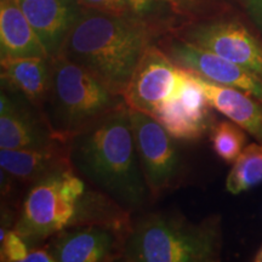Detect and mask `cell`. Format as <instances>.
I'll return each mask as SVG.
<instances>
[{
    "label": "cell",
    "instance_id": "13",
    "mask_svg": "<svg viewBox=\"0 0 262 262\" xmlns=\"http://www.w3.org/2000/svg\"><path fill=\"white\" fill-rule=\"evenodd\" d=\"M2 175L9 181L32 185L61 169L73 168L68 142L41 148L0 149Z\"/></svg>",
    "mask_w": 262,
    "mask_h": 262
},
{
    "label": "cell",
    "instance_id": "16",
    "mask_svg": "<svg viewBox=\"0 0 262 262\" xmlns=\"http://www.w3.org/2000/svg\"><path fill=\"white\" fill-rule=\"evenodd\" d=\"M49 57L16 0H0V61Z\"/></svg>",
    "mask_w": 262,
    "mask_h": 262
},
{
    "label": "cell",
    "instance_id": "23",
    "mask_svg": "<svg viewBox=\"0 0 262 262\" xmlns=\"http://www.w3.org/2000/svg\"><path fill=\"white\" fill-rule=\"evenodd\" d=\"M247 14L262 37V0H242Z\"/></svg>",
    "mask_w": 262,
    "mask_h": 262
},
{
    "label": "cell",
    "instance_id": "22",
    "mask_svg": "<svg viewBox=\"0 0 262 262\" xmlns=\"http://www.w3.org/2000/svg\"><path fill=\"white\" fill-rule=\"evenodd\" d=\"M78 3L86 9L98 10V11L110 12V14H133L127 0H78Z\"/></svg>",
    "mask_w": 262,
    "mask_h": 262
},
{
    "label": "cell",
    "instance_id": "19",
    "mask_svg": "<svg viewBox=\"0 0 262 262\" xmlns=\"http://www.w3.org/2000/svg\"><path fill=\"white\" fill-rule=\"evenodd\" d=\"M262 182V143H250L232 163L226 180V189L232 194H241Z\"/></svg>",
    "mask_w": 262,
    "mask_h": 262
},
{
    "label": "cell",
    "instance_id": "8",
    "mask_svg": "<svg viewBox=\"0 0 262 262\" xmlns=\"http://www.w3.org/2000/svg\"><path fill=\"white\" fill-rule=\"evenodd\" d=\"M130 232L110 225H73L48 239L45 247L56 262L122 261Z\"/></svg>",
    "mask_w": 262,
    "mask_h": 262
},
{
    "label": "cell",
    "instance_id": "9",
    "mask_svg": "<svg viewBox=\"0 0 262 262\" xmlns=\"http://www.w3.org/2000/svg\"><path fill=\"white\" fill-rule=\"evenodd\" d=\"M157 44L179 67L186 68L212 83L227 85L250 94L262 102V79L256 74L214 52L196 47L173 33H166Z\"/></svg>",
    "mask_w": 262,
    "mask_h": 262
},
{
    "label": "cell",
    "instance_id": "11",
    "mask_svg": "<svg viewBox=\"0 0 262 262\" xmlns=\"http://www.w3.org/2000/svg\"><path fill=\"white\" fill-rule=\"evenodd\" d=\"M61 142L55 137L45 114L28 100L2 88L0 149L41 148Z\"/></svg>",
    "mask_w": 262,
    "mask_h": 262
},
{
    "label": "cell",
    "instance_id": "2",
    "mask_svg": "<svg viewBox=\"0 0 262 262\" xmlns=\"http://www.w3.org/2000/svg\"><path fill=\"white\" fill-rule=\"evenodd\" d=\"M68 147L75 172L131 214L152 202L126 103L71 139Z\"/></svg>",
    "mask_w": 262,
    "mask_h": 262
},
{
    "label": "cell",
    "instance_id": "10",
    "mask_svg": "<svg viewBox=\"0 0 262 262\" xmlns=\"http://www.w3.org/2000/svg\"><path fill=\"white\" fill-rule=\"evenodd\" d=\"M179 80V66L158 44H153L137 64L123 97L131 110L152 116L175 94Z\"/></svg>",
    "mask_w": 262,
    "mask_h": 262
},
{
    "label": "cell",
    "instance_id": "5",
    "mask_svg": "<svg viewBox=\"0 0 262 262\" xmlns=\"http://www.w3.org/2000/svg\"><path fill=\"white\" fill-rule=\"evenodd\" d=\"M86 183L73 168L61 169L29 185L14 229L29 245L44 244L72 225Z\"/></svg>",
    "mask_w": 262,
    "mask_h": 262
},
{
    "label": "cell",
    "instance_id": "1",
    "mask_svg": "<svg viewBox=\"0 0 262 262\" xmlns=\"http://www.w3.org/2000/svg\"><path fill=\"white\" fill-rule=\"evenodd\" d=\"M166 33L162 26L134 14L116 15L84 8L62 55L123 96L147 49Z\"/></svg>",
    "mask_w": 262,
    "mask_h": 262
},
{
    "label": "cell",
    "instance_id": "14",
    "mask_svg": "<svg viewBox=\"0 0 262 262\" xmlns=\"http://www.w3.org/2000/svg\"><path fill=\"white\" fill-rule=\"evenodd\" d=\"M214 110L244 129L258 143H262V102L250 94L206 80L195 74Z\"/></svg>",
    "mask_w": 262,
    "mask_h": 262
},
{
    "label": "cell",
    "instance_id": "3",
    "mask_svg": "<svg viewBox=\"0 0 262 262\" xmlns=\"http://www.w3.org/2000/svg\"><path fill=\"white\" fill-rule=\"evenodd\" d=\"M221 245L217 216L193 222L176 211L148 212L133 222L122 261L214 262Z\"/></svg>",
    "mask_w": 262,
    "mask_h": 262
},
{
    "label": "cell",
    "instance_id": "12",
    "mask_svg": "<svg viewBox=\"0 0 262 262\" xmlns=\"http://www.w3.org/2000/svg\"><path fill=\"white\" fill-rule=\"evenodd\" d=\"M49 57L62 54L84 6L78 0H16Z\"/></svg>",
    "mask_w": 262,
    "mask_h": 262
},
{
    "label": "cell",
    "instance_id": "17",
    "mask_svg": "<svg viewBox=\"0 0 262 262\" xmlns=\"http://www.w3.org/2000/svg\"><path fill=\"white\" fill-rule=\"evenodd\" d=\"M134 15L149 19L168 32L186 22L214 17L215 0H127Z\"/></svg>",
    "mask_w": 262,
    "mask_h": 262
},
{
    "label": "cell",
    "instance_id": "20",
    "mask_svg": "<svg viewBox=\"0 0 262 262\" xmlns=\"http://www.w3.org/2000/svg\"><path fill=\"white\" fill-rule=\"evenodd\" d=\"M244 129L232 120H219L210 129V141L214 152L226 163L232 164L247 145Z\"/></svg>",
    "mask_w": 262,
    "mask_h": 262
},
{
    "label": "cell",
    "instance_id": "24",
    "mask_svg": "<svg viewBox=\"0 0 262 262\" xmlns=\"http://www.w3.org/2000/svg\"><path fill=\"white\" fill-rule=\"evenodd\" d=\"M254 261L255 262H262V245H261V248L258 249V251L256 253V255H255Z\"/></svg>",
    "mask_w": 262,
    "mask_h": 262
},
{
    "label": "cell",
    "instance_id": "21",
    "mask_svg": "<svg viewBox=\"0 0 262 262\" xmlns=\"http://www.w3.org/2000/svg\"><path fill=\"white\" fill-rule=\"evenodd\" d=\"M0 261L26 262L32 247L16 229L2 226L0 229Z\"/></svg>",
    "mask_w": 262,
    "mask_h": 262
},
{
    "label": "cell",
    "instance_id": "15",
    "mask_svg": "<svg viewBox=\"0 0 262 262\" xmlns=\"http://www.w3.org/2000/svg\"><path fill=\"white\" fill-rule=\"evenodd\" d=\"M0 63L2 88L22 95L42 112L51 84V57L15 58Z\"/></svg>",
    "mask_w": 262,
    "mask_h": 262
},
{
    "label": "cell",
    "instance_id": "18",
    "mask_svg": "<svg viewBox=\"0 0 262 262\" xmlns=\"http://www.w3.org/2000/svg\"><path fill=\"white\" fill-rule=\"evenodd\" d=\"M152 117L158 120L172 137L185 142L202 140L214 125L211 119L199 117L186 107L176 95V91L169 100L157 108Z\"/></svg>",
    "mask_w": 262,
    "mask_h": 262
},
{
    "label": "cell",
    "instance_id": "7",
    "mask_svg": "<svg viewBox=\"0 0 262 262\" xmlns=\"http://www.w3.org/2000/svg\"><path fill=\"white\" fill-rule=\"evenodd\" d=\"M169 33L241 66L262 79V41L238 19H198L180 25Z\"/></svg>",
    "mask_w": 262,
    "mask_h": 262
},
{
    "label": "cell",
    "instance_id": "4",
    "mask_svg": "<svg viewBox=\"0 0 262 262\" xmlns=\"http://www.w3.org/2000/svg\"><path fill=\"white\" fill-rule=\"evenodd\" d=\"M125 103L122 95L64 55L51 57V84L42 112L58 141L70 142Z\"/></svg>",
    "mask_w": 262,
    "mask_h": 262
},
{
    "label": "cell",
    "instance_id": "6",
    "mask_svg": "<svg viewBox=\"0 0 262 262\" xmlns=\"http://www.w3.org/2000/svg\"><path fill=\"white\" fill-rule=\"evenodd\" d=\"M131 125L141 169L152 202L182 186L187 166L178 140L149 114L130 108Z\"/></svg>",
    "mask_w": 262,
    "mask_h": 262
}]
</instances>
